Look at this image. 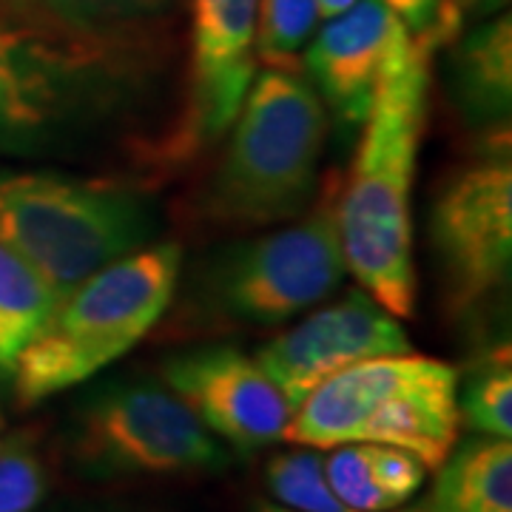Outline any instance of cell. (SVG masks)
<instances>
[{
    "instance_id": "obj_1",
    "label": "cell",
    "mask_w": 512,
    "mask_h": 512,
    "mask_svg": "<svg viewBox=\"0 0 512 512\" xmlns=\"http://www.w3.org/2000/svg\"><path fill=\"white\" fill-rule=\"evenodd\" d=\"M430 55L413 35L393 52L336 205L348 271L399 319L416 311L410 194L427 126Z\"/></svg>"
},
{
    "instance_id": "obj_2",
    "label": "cell",
    "mask_w": 512,
    "mask_h": 512,
    "mask_svg": "<svg viewBox=\"0 0 512 512\" xmlns=\"http://www.w3.org/2000/svg\"><path fill=\"white\" fill-rule=\"evenodd\" d=\"M111 35L0 15V154L72 146L131 97Z\"/></svg>"
},
{
    "instance_id": "obj_3",
    "label": "cell",
    "mask_w": 512,
    "mask_h": 512,
    "mask_svg": "<svg viewBox=\"0 0 512 512\" xmlns=\"http://www.w3.org/2000/svg\"><path fill=\"white\" fill-rule=\"evenodd\" d=\"M180 262L174 242L143 245L57 299L12 367L18 402L32 407L52 399L126 356L168 311Z\"/></svg>"
},
{
    "instance_id": "obj_4",
    "label": "cell",
    "mask_w": 512,
    "mask_h": 512,
    "mask_svg": "<svg viewBox=\"0 0 512 512\" xmlns=\"http://www.w3.org/2000/svg\"><path fill=\"white\" fill-rule=\"evenodd\" d=\"M328 111L302 72L265 69L242 100L205 191V214L228 228L296 220L316 194Z\"/></svg>"
},
{
    "instance_id": "obj_5",
    "label": "cell",
    "mask_w": 512,
    "mask_h": 512,
    "mask_svg": "<svg viewBox=\"0 0 512 512\" xmlns=\"http://www.w3.org/2000/svg\"><path fill=\"white\" fill-rule=\"evenodd\" d=\"M148 234L151 214L131 188L55 171H0V242L55 299L143 248Z\"/></svg>"
},
{
    "instance_id": "obj_6",
    "label": "cell",
    "mask_w": 512,
    "mask_h": 512,
    "mask_svg": "<svg viewBox=\"0 0 512 512\" xmlns=\"http://www.w3.org/2000/svg\"><path fill=\"white\" fill-rule=\"evenodd\" d=\"M348 274L330 191L305 220L211 256L194 305L225 322L282 325L328 299Z\"/></svg>"
},
{
    "instance_id": "obj_7",
    "label": "cell",
    "mask_w": 512,
    "mask_h": 512,
    "mask_svg": "<svg viewBox=\"0 0 512 512\" xmlns=\"http://www.w3.org/2000/svg\"><path fill=\"white\" fill-rule=\"evenodd\" d=\"M69 456L89 478L220 473L231 453L165 384L111 382L74 410Z\"/></svg>"
},
{
    "instance_id": "obj_8",
    "label": "cell",
    "mask_w": 512,
    "mask_h": 512,
    "mask_svg": "<svg viewBox=\"0 0 512 512\" xmlns=\"http://www.w3.org/2000/svg\"><path fill=\"white\" fill-rule=\"evenodd\" d=\"M430 239L439 256L447 299L473 311L510 285L512 165L484 160L458 171L433 205Z\"/></svg>"
},
{
    "instance_id": "obj_9",
    "label": "cell",
    "mask_w": 512,
    "mask_h": 512,
    "mask_svg": "<svg viewBox=\"0 0 512 512\" xmlns=\"http://www.w3.org/2000/svg\"><path fill=\"white\" fill-rule=\"evenodd\" d=\"M410 348L399 316L362 288H353L291 330H282L254 359L296 410L339 370L376 356L410 353Z\"/></svg>"
},
{
    "instance_id": "obj_10",
    "label": "cell",
    "mask_w": 512,
    "mask_h": 512,
    "mask_svg": "<svg viewBox=\"0 0 512 512\" xmlns=\"http://www.w3.org/2000/svg\"><path fill=\"white\" fill-rule=\"evenodd\" d=\"M163 384L239 453L282 441L293 410L254 356L231 345L183 350L165 359Z\"/></svg>"
},
{
    "instance_id": "obj_11",
    "label": "cell",
    "mask_w": 512,
    "mask_h": 512,
    "mask_svg": "<svg viewBox=\"0 0 512 512\" xmlns=\"http://www.w3.org/2000/svg\"><path fill=\"white\" fill-rule=\"evenodd\" d=\"M407 35L382 0H356L302 52L308 83L345 134L365 126L384 69Z\"/></svg>"
},
{
    "instance_id": "obj_12",
    "label": "cell",
    "mask_w": 512,
    "mask_h": 512,
    "mask_svg": "<svg viewBox=\"0 0 512 512\" xmlns=\"http://www.w3.org/2000/svg\"><path fill=\"white\" fill-rule=\"evenodd\" d=\"M259 0L191 3L188 134L197 143L222 137L237 120L256 77Z\"/></svg>"
},
{
    "instance_id": "obj_13",
    "label": "cell",
    "mask_w": 512,
    "mask_h": 512,
    "mask_svg": "<svg viewBox=\"0 0 512 512\" xmlns=\"http://www.w3.org/2000/svg\"><path fill=\"white\" fill-rule=\"evenodd\" d=\"M450 362L416 353L376 356L350 365L322 382L305 402L293 410L282 441L311 450H333L356 439L370 413L410 384L424 382L447 370Z\"/></svg>"
},
{
    "instance_id": "obj_14",
    "label": "cell",
    "mask_w": 512,
    "mask_h": 512,
    "mask_svg": "<svg viewBox=\"0 0 512 512\" xmlns=\"http://www.w3.org/2000/svg\"><path fill=\"white\" fill-rule=\"evenodd\" d=\"M458 370L453 365L424 382L410 384L382 402L353 441L387 444L439 470L458 439Z\"/></svg>"
},
{
    "instance_id": "obj_15",
    "label": "cell",
    "mask_w": 512,
    "mask_h": 512,
    "mask_svg": "<svg viewBox=\"0 0 512 512\" xmlns=\"http://www.w3.org/2000/svg\"><path fill=\"white\" fill-rule=\"evenodd\" d=\"M436 473L433 493L402 512H512L510 439H470Z\"/></svg>"
},
{
    "instance_id": "obj_16",
    "label": "cell",
    "mask_w": 512,
    "mask_h": 512,
    "mask_svg": "<svg viewBox=\"0 0 512 512\" xmlns=\"http://www.w3.org/2000/svg\"><path fill=\"white\" fill-rule=\"evenodd\" d=\"M456 100L470 123H507L512 106L510 15L478 26L456 49Z\"/></svg>"
},
{
    "instance_id": "obj_17",
    "label": "cell",
    "mask_w": 512,
    "mask_h": 512,
    "mask_svg": "<svg viewBox=\"0 0 512 512\" xmlns=\"http://www.w3.org/2000/svg\"><path fill=\"white\" fill-rule=\"evenodd\" d=\"M57 305L49 285L0 242V376H12L20 350Z\"/></svg>"
},
{
    "instance_id": "obj_18",
    "label": "cell",
    "mask_w": 512,
    "mask_h": 512,
    "mask_svg": "<svg viewBox=\"0 0 512 512\" xmlns=\"http://www.w3.org/2000/svg\"><path fill=\"white\" fill-rule=\"evenodd\" d=\"M20 15L55 23L86 35H114L117 29L157 18L171 0H9Z\"/></svg>"
},
{
    "instance_id": "obj_19",
    "label": "cell",
    "mask_w": 512,
    "mask_h": 512,
    "mask_svg": "<svg viewBox=\"0 0 512 512\" xmlns=\"http://www.w3.org/2000/svg\"><path fill=\"white\" fill-rule=\"evenodd\" d=\"M458 399V416L470 430L493 439L512 436V365L510 348L490 353L470 373Z\"/></svg>"
},
{
    "instance_id": "obj_20",
    "label": "cell",
    "mask_w": 512,
    "mask_h": 512,
    "mask_svg": "<svg viewBox=\"0 0 512 512\" xmlns=\"http://www.w3.org/2000/svg\"><path fill=\"white\" fill-rule=\"evenodd\" d=\"M316 20V0H259L256 57L265 63V69L299 72Z\"/></svg>"
},
{
    "instance_id": "obj_21",
    "label": "cell",
    "mask_w": 512,
    "mask_h": 512,
    "mask_svg": "<svg viewBox=\"0 0 512 512\" xmlns=\"http://www.w3.org/2000/svg\"><path fill=\"white\" fill-rule=\"evenodd\" d=\"M265 481L276 501L293 512H356L330 490L325 458L313 450L274 456L265 470Z\"/></svg>"
},
{
    "instance_id": "obj_22",
    "label": "cell",
    "mask_w": 512,
    "mask_h": 512,
    "mask_svg": "<svg viewBox=\"0 0 512 512\" xmlns=\"http://www.w3.org/2000/svg\"><path fill=\"white\" fill-rule=\"evenodd\" d=\"M49 493L46 464L26 436L0 447V512H35Z\"/></svg>"
},
{
    "instance_id": "obj_23",
    "label": "cell",
    "mask_w": 512,
    "mask_h": 512,
    "mask_svg": "<svg viewBox=\"0 0 512 512\" xmlns=\"http://www.w3.org/2000/svg\"><path fill=\"white\" fill-rule=\"evenodd\" d=\"M362 444H365L373 481L379 484V490L390 501V507L402 510L404 504L421 490V484L427 478V467L421 464L419 458L404 453L399 447L370 444V441H362Z\"/></svg>"
},
{
    "instance_id": "obj_24",
    "label": "cell",
    "mask_w": 512,
    "mask_h": 512,
    "mask_svg": "<svg viewBox=\"0 0 512 512\" xmlns=\"http://www.w3.org/2000/svg\"><path fill=\"white\" fill-rule=\"evenodd\" d=\"M382 3L430 52L450 43L461 32L464 15L450 0H382Z\"/></svg>"
},
{
    "instance_id": "obj_25",
    "label": "cell",
    "mask_w": 512,
    "mask_h": 512,
    "mask_svg": "<svg viewBox=\"0 0 512 512\" xmlns=\"http://www.w3.org/2000/svg\"><path fill=\"white\" fill-rule=\"evenodd\" d=\"M356 0H316V9H319V18H336V15H342L345 9H350Z\"/></svg>"
},
{
    "instance_id": "obj_26",
    "label": "cell",
    "mask_w": 512,
    "mask_h": 512,
    "mask_svg": "<svg viewBox=\"0 0 512 512\" xmlns=\"http://www.w3.org/2000/svg\"><path fill=\"white\" fill-rule=\"evenodd\" d=\"M456 6L461 15L473 12V9H490V6H498L501 0H450Z\"/></svg>"
},
{
    "instance_id": "obj_27",
    "label": "cell",
    "mask_w": 512,
    "mask_h": 512,
    "mask_svg": "<svg viewBox=\"0 0 512 512\" xmlns=\"http://www.w3.org/2000/svg\"><path fill=\"white\" fill-rule=\"evenodd\" d=\"M251 512H293V510L282 507V504H265V501H259Z\"/></svg>"
}]
</instances>
